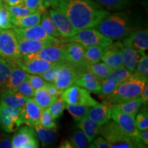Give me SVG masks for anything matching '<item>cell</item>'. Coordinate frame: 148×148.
Here are the masks:
<instances>
[{
  "label": "cell",
  "mask_w": 148,
  "mask_h": 148,
  "mask_svg": "<svg viewBox=\"0 0 148 148\" xmlns=\"http://www.w3.org/2000/svg\"><path fill=\"white\" fill-rule=\"evenodd\" d=\"M77 29L95 27L110 13L92 0H59L56 7Z\"/></svg>",
  "instance_id": "obj_1"
},
{
  "label": "cell",
  "mask_w": 148,
  "mask_h": 148,
  "mask_svg": "<svg viewBox=\"0 0 148 148\" xmlns=\"http://www.w3.org/2000/svg\"><path fill=\"white\" fill-rule=\"evenodd\" d=\"M99 134L108 142L110 148L145 147V144L136 136H130L115 121H107L101 125Z\"/></svg>",
  "instance_id": "obj_2"
},
{
  "label": "cell",
  "mask_w": 148,
  "mask_h": 148,
  "mask_svg": "<svg viewBox=\"0 0 148 148\" xmlns=\"http://www.w3.org/2000/svg\"><path fill=\"white\" fill-rule=\"evenodd\" d=\"M96 28L105 36L113 39H121L127 37L132 31L123 14H109L96 26Z\"/></svg>",
  "instance_id": "obj_3"
},
{
  "label": "cell",
  "mask_w": 148,
  "mask_h": 148,
  "mask_svg": "<svg viewBox=\"0 0 148 148\" xmlns=\"http://www.w3.org/2000/svg\"><path fill=\"white\" fill-rule=\"evenodd\" d=\"M146 83L147 82L132 75L127 80L118 85L113 92L103 97L104 100L114 105L139 97Z\"/></svg>",
  "instance_id": "obj_4"
},
{
  "label": "cell",
  "mask_w": 148,
  "mask_h": 148,
  "mask_svg": "<svg viewBox=\"0 0 148 148\" xmlns=\"http://www.w3.org/2000/svg\"><path fill=\"white\" fill-rule=\"evenodd\" d=\"M61 43L67 42H76L84 47L102 46L106 47L113 42L112 38L105 36L95 27L79 29L75 34L69 38H61Z\"/></svg>",
  "instance_id": "obj_5"
},
{
  "label": "cell",
  "mask_w": 148,
  "mask_h": 148,
  "mask_svg": "<svg viewBox=\"0 0 148 148\" xmlns=\"http://www.w3.org/2000/svg\"><path fill=\"white\" fill-rule=\"evenodd\" d=\"M21 56L17 36L13 29L0 28V57L11 61Z\"/></svg>",
  "instance_id": "obj_6"
},
{
  "label": "cell",
  "mask_w": 148,
  "mask_h": 148,
  "mask_svg": "<svg viewBox=\"0 0 148 148\" xmlns=\"http://www.w3.org/2000/svg\"><path fill=\"white\" fill-rule=\"evenodd\" d=\"M22 124V108H12L0 103V128L5 132L12 133Z\"/></svg>",
  "instance_id": "obj_7"
},
{
  "label": "cell",
  "mask_w": 148,
  "mask_h": 148,
  "mask_svg": "<svg viewBox=\"0 0 148 148\" xmlns=\"http://www.w3.org/2000/svg\"><path fill=\"white\" fill-rule=\"evenodd\" d=\"M60 97L67 104L92 107L99 103L97 100L90 96L89 91L76 84L72 85L63 90Z\"/></svg>",
  "instance_id": "obj_8"
},
{
  "label": "cell",
  "mask_w": 148,
  "mask_h": 148,
  "mask_svg": "<svg viewBox=\"0 0 148 148\" xmlns=\"http://www.w3.org/2000/svg\"><path fill=\"white\" fill-rule=\"evenodd\" d=\"M8 62H14L27 73L38 75H42L47 69L57 64L48 62V61L42 60V59L27 58L23 56L13 60L8 61Z\"/></svg>",
  "instance_id": "obj_9"
},
{
  "label": "cell",
  "mask_w": 148,
  "mask_h": 148,
  "mask_svg": "<svg viewBox=\"0 0 148 148\" xmlns=\"http://www.w3.org/2000/svg\"><path fill=\"white\" fill-rule=\"evenodd\" d=\"M79 75L80 73H79L73 66L62 62L53 84L58 90L62 92L72 85L75 84V81Z\"/></svg>",
  "instance_id": "obj_10"
},
{
  "label": "cell",
  "mask_w": 148,
  "mask_h": 148,
  "mask_svg": "<svg viewBox=\"0 0 148 148\" xmlns=\"http://www.w3.org/2000/svg\"><path fill=\"white\" fill-rule=\"evenodd\" d=\"M13 30L18 37L27 38V39L44 40L53 43L60 44L61 42L58 38L50 36L44 30L40 24L28 27H14Z\"/></svg>",
  "instance_id": "obj_11"
},
{
  "label": "cell",
  "mask_w": 148,
  "mask_h": 148,
  "mask_svg": "<svg viewBox=\"0 0 148 148\" xmlns=\"http://www.w3.org/2000/svg\"><path fill=\"white\" fill-rule=\"evenodd\" d=\"M49 14L62 38H69L76 34L77 29L73 26L67 16L60 10L53 8L49 11Z\"/></svg>",
  "instance_id": "obj_12"
},
{
  "label": "cell",
  "mask_w": 148,
  "mask_h": 148,
  "mask_svg": "<svg viewBox=\"0 0 148 148\" xmlns=\"http://www.w3.org/2000/svg\"><path fill=\"white\" fill-rule=\"evenodd\" d=\"M27 58H38L48 61V62L58 63L65 60L64 51L62 45L60 44H52L42 48L38 52L23 56Z\"/></svg>",
  "instance_id": "obj_13"
},
{
  "label": "cell",
  "mask_w": 148,
  "mask_h": 148,
  "mask_svg": "<svg viewBox=\"0 0 148 148\" xmlns=\"http://www.w3.org/2000/svg\"><path fill=\"white\" fill-rule=\"evenodd\" d=\"M122 42H115L105 47L101 60L111 69H114L123 65L121 56Z\"/></svg>",
  "instance_id": "obj_14"
},
{
  "label": "cell",
  "mask_w": 148,
  "mask_h": 148,
  "mask_svg": "<svg viewBox=\"0 0 148 148\" xmlns=\"http://www.w3.org/2000/svg\"><path fill=\"white\" fill-rule=\"evenodd\" d=\"M111 118L125 133L130 136H136L138 129L135 125L134 117L113 106L111 110Z\"/></svg>",
  "instance_id": "obj_15"
},
{
  "label": "cell",
  "mask_w": 148,
  "mask_h": 148,
  "mask_svg": "<svg viewBox=\"0 0 148 148\" xmlns=\"http://www.w3.org/2000/svg\"><path fill=\"white\" fill-rule=\"evenodd\" d=\"M112 107L113 104L104 100L102 103H99L88 109L87 116L101 126L111 119Z\"/></svg>",
  "instance_id": "obj_16"
},
{
  "label": "cell",
  "mask_w": 148,
  "mask_h": 148,
  "mask_svg": "<svg viewBox=\"0 0 148 148\" xmlns=\"http://www.w3.org/2000/svg\"><path fill=\"white\" fill-rule=\"evenodd\" d=\"M42 109L35 102L33 98H27L26 103L22 108V117L23 123L33 127L39 123Z\"/></svg>",
  "instance_id": "obj_17"
},
{
  "label": "cell",
  "mask_w": 148,
  "mask_h": 148,
  "mask_svg": "<svg viewBox=\"0 0 148 148\" xmlns=\"http://www.w3.org/2000/svg\"><path fill=\"white\" fill-rule=\"evenodd\" d=\"M66 61L77 64H84L85 47L76 42H67L62 45Z\"/></svg>",
  "instance_id": "obj_18"
},
{
  "label": "cell",
  "mask_w": 148,
  "mask_h": 148,
  "mask_svg": "<svg viewBox=\"0 0 148 148\" xmlns=\"http://www.w3.org/2000/svg\"><path fill=\"white\" fill-rule=\"evenodd\" d=\"M122 45L130 46L145 52L148 49L147 29L131 32L123 42H122Z\"/></svg>",
  "instance_id": "obj_19"
},
{
  "label": "cell",
  "mask_w": 148,
  "mask_h": 148,
  "mask_svg": "<svg viewBox=\"0 0 148 148\" xmlns=\"http://www.w3.org/2000/svg\"><path fill=\"white\" fill-rule=\"evenodd\" d=\"M18 49H19L21 56H26L32 53L38 52L42 48L52 45L53 42L44 40L27 39V38L18 37ZM56 44V43H55Z\"/></svg>",
  "instance_id": "obj_20"
},
{
  "label": "cell",
  "mask_w": 148,
  "mask_h": 148,
  "mask_svg": "<svg viewBox=\"0 0 148 148\" xmlns=\"http://www.w3.org/2000/svg\"><path fill=\"white\" fill-rule=\"evenodd\" d=\"M27 98L16 90L5 89L0 96V103L12 108H23Z\"/></svg>",
  "instance_id": "obj_21"
},
{
  "label": "cell",
  "mask_w": 148,
  "mask_h": 148,
  "mask_svg": "<svg viewBox=\"0 0 148 148\" xmlns=\"http://www.w3.org/2000/svg\"><path fill=\"white\" fill-rule=\"evenodd\" d=\"M140 56L141 51L130 46L122 45L121 56L123 66L131 73L134 72Z\"/></svg>",
  "instance_id": "obj_22"
},
{
  "label": "cell",
  "mask_w": 148,
  "mask_h": 148,
  "mask_svg": "<svg viewBox=\"0 0 148 148\" xmlns=\"http://www.w3.org/2000/svg\"><path fill=\"white\" fill-rule=\"evenodd\" d=\"M75 84L95 94L100 93L101 80L89 72L80 74L79 77L75 81Z\"/></svg>",
  "instance_id": "obj_23"
},
{
  "label": "cell",
  "mask_w": 148,
  "mask_h": 148,
  "mask_svg": "<svg viewBox=\"0 0 148 148\" xmlns=\"http://www.w3.org/2000/svg\"><path fill=\"white\" fill-rule=\"evenodd\" d=\"M12 64V69H11L10 75L7 79L6 82L3 86L5 89L9 90H15L18 87V85L27 78L28 74L23 71L20 66L13 62H10Z\"/></svg>",
  "instance_id": "obj_24"
},
{
  "label": "cell",
  "mask_w": 148,
  "mask_h": 148,
  "mask_svg": "<svg viewBox=\"0 0 148 148\" xmlns=\"http://www.w3.org/2000/svg\"><path fill=\"white\" fill-rule=\"evenodd\" d=\"M37 135L33 127L30 126L22 127L18 129L11 139L12 147L21 148L24 144H25L29 140L36 139Z\"/></svg>",
  "instance_id": "obj_25"
},
{
  "label": "cell",
  "mask_w": 148,
  "mask_h": 148,
  "mask_svg": "<svg viewBox=\"0 0 148 148\" xmlns=\"http://www.w3.org/2000/svg\"><path fill=\"white\" fill-rule=\"evenodd\" d=\"M77 127L82 130V132L84 133L87 138L88 143H89L97 137L100 128V125H98L95 121L88 116H86L79 121L77 123Z\"/></svg>",
  "instance_id": "obj_26"
},
{
  "label": "cell",
  "mask_w": 148,
  "mask_h": 148,
  "mask_svg": "<svg viewBox=\"0 0 148 148\" xmlns=\"http://www.w3.org/2000/svg\"><path fill=\"white\" fill-rule=\"evenodd\" d=\"M40 18L41 13L40 12L24 16H15L11 14V22L14 27H28L40 24Z\"/></svg>",
  "instance_id": "obj_27"
},
{
  "label": "cell",
  "mask_w": 148,
  "mask_h": 148,
  "mask_svg": "<svg viewBox=\"0 0 148 148\" xmlns=\"http://www.w3.org/2000/svg\"><path fill=\"white\" fill-rule=\"evenodd\" d=\"M35 129L37 136L41 141L42 145L45 147L46 145L51 144L56 139L57 134L56 127V128H46L42 127L39 123L33 127Z\"/></svg>",
  "instance_id": "obj_28"
},
{
  "label": "cell",
  "mask_w": 148,
  "mask_h": 148,
  "mask_svg": "<svg viewBox=\"0 0 148 148\" xmlns=\"http://www.w3.org/2000/svg\"><path fill=\"white\" fill-rule=\"evenodd\" d=\"M84 64L88 65L97 63L101 60L105 47L102 46H90L84 47Z\"/></svg>",
  "instance_id": "obj_29"
},
{
  "label": "cell",
  "mask_w": 148,
  "mask_h": 148,
  "mask_svg": "<svg viewBox=\"0 0 148 148\" xmlns=\"http://www.w3.org/2000/svg\"><path fill=\"white\" fill-rule=\"evenodd\" d=\"M143 105V103L140 97H138L131 99V100L125 101V102L116 103V104L113 105V106L114 108H117L118 110L130 114L133 117H135L140 107Z\"/></svg>",
  "instance_id": "obj_30"
},
{
  "label": "cell",
  "mask_w": 148,
  "mask_h": 148,
  "mask_svg": "<svg viewBox=\"0 0 148 148\" xmlns=\"http://www.w3.org/2000/svg\"><path fill=\"white\" fill-rule=\"evenodd\" d=\"M56 99V97H53L49 93L46 87L35 90L34 96H33V99L42 110L49 108V106Z\"/></svg>",
  "instance_id": "obj_31"
},
{
  "label": "cell",
  "mask_w": 148,
  "mask_h": 148,
  "mask_svg": "<svg viewBox=\"0 0 148 148\" xmlns=\"http://www.w3.org/2000/svg\"><path fill=\"white\" fill-rule=\"evenodd\" d=\"M133 76L136 78L141 79L144 82H147L148 81V57L144 51H141L138 63L136 64Z\"/></svg>",
  "instance_id": "obj_32"
},
{
  "label": "cell",
  "mask_w": 148,
  "mask_h": 148,
  "mask_svg": "<svg viewBox=\"0 0 148 148\" xmlns=\"http://www.w3.org/2000/svg\"><path fill=\"white\" fill-rule=\"evenodd\" d=\"M40 25H41L44 30L50 36L54 37V38H58L60 40L62 38V36L58 30L57 29L56 27L53 23V22L49 16V12H47V10L41 13V18H40Z\"/></svg>",
  "instance_id": "obj_33"
},
{
  "label": "cell",
  "mask_w": 148,
  "mask_h": 148,
  "mask_svg": "<svg viewBox=\"0 0 148 148\" xmlns=\"http://www.w3.org/2000/svg\"><path fill=\"white\" fill-rule=\"evenodd\" d=\"M112 69L103 62H98L97 63L86 65V71L97 77L100 80L106 79Z\"/></svg>",
  "instance_id": "obj_34"
},
{
  "label": "cell",
  "mask_w": 148,
  "mask_h": 148,
  "mask_svg": "<svg viewBox=\"0 0 148 148\" xmlns=\"http://www.w3.org/2000/svg\"><path fill=\"white\" fill-rule=\"evenodd\" d=\"M132 73L129 71L128 70L125 69L124 66L122 65L119 67L116 68V69H112L106 79L113 80L119 84L127 80L130 77H132Z\"/></svg>",
  "instance_id": "obj_35"
},
{
  "label": "cell",
  "mask_w": 148,
  "mask_h": 148,
  "mask_svg": "<svg viewBox=\"0 0 148 148\" xmlns=\"http://www.w3.org/2000/svg\"><path fill=\"white\" fill-rule=\"evenodd\" d=\"M69 113L73 116L75 121L79 122V121L87 116L88 111L89 107L82 105H71L66 104V108Z\"/></svg>",
  "instance_id": "obj_36"
},
{
  "label": "cell",
  "mask_w": 148,
  "mask_h": 148,
  "mask_svg": "<svg viewBox=\"0 0 148 148\" xmlns=\"http://www.w3.org/2000/svg\"><path fill=\"white\" fill-rule=\"evenodd\" d=\"M66 102L62 99V97L58 96L49 106L47 109L49 110L53 119H57L62 115L66 108Z\"/></svg>",
  "instance_id": "obj_37"
},
{
  "label": "cell",
  "mask_w": 148,
  "mask_h": 148,
  "mask_svg": "<svg viewBox=\"0 0 148 148\" xmlns=\"http://www.w3.org/2000/svg\"><path fill=\"white\" fill-rule=\"evenodd\" d=\"M70 142L72 147L75 148H84L87 147V138L82 130L79 128L73 133Z\"/></svg>",
  "instance_id": "obj_38"
},
{
  "label": "cell",
  "mask_w": 148,
  "mask_h": 148,
  "mask_svg": "<svg viewBox=\"0 0 148 148\" xmlns=\"http://www.w3.org/2000/svg\"><path fill=\"white\" fill-rule=\"evenodd\" d=\"M3 5H4L5 8L10 12V13L12 14V15L15 16H24L36 13V12H39L37 10L27 8V7H25L24 5H14V6H10V5H8L6 4Z\"/></svg>",
  "instance_id": "obj_39"
},
{
  "label": "cell",
  "mask_w": 148,
  "mask_h": 148,
  "mask_svg": "<svg viewBox=\"0 0 148 148\" xmlns=\"http://www.w3.org/2000/svg\"><path fill=\"white\" fill-rule=\"evenodd\" d=\"M12 64L10 62L0 57V87H3L10 75Z\"/></svg>",
  "instance_id": "obj_40"
},
{
  "label": "cell",
  "mask_w": 148,
  "mask_h": 148,
  "mask_svg": "<svg viewBox=\"0 0 148 148\" xmlns=\"http://www.w3.org/2000/svg\"><path fill=\"white\" fill-rule=\"evenodd\" d=\"M0 28L14 29V26L11 22V14L4 5L0 7Z\"/></svg>",
  "instance_id": "obj_41"
},
{
  "label": "cell",
  "mask_w": 148,
  "mask_h": 148,
  "mask_svg": "<svg viewBox=\"0 0 148 148\" xmlns=\"http://www.w3.org/2000/svg\"><path fill=\"white\" fill-rule=\"evenodd\" d=\"M135 125L136 128L139 130H148V113L147 108H144L135 116Z\"/></svg>",
  "instance_id": "obj_42"
},
{
  "label": "cell",
  "mask_w": 148,
  "mask_h": 148,
  "mask_svg": "<svg viewBox=\"0 0 148 148\" xmlns=\"http://www.w3.org/2000/svg\"><path fill=\"white\" fill-rule=\"evenodd\" d=\"M39 123L42 127H46V128H56V127L55 119H53L47 108L42 110L39 119Z\"/></svg>",
  "instance_id": "obj_43"
},
{
  "label": "cell",
  "mask_w": 148,
  "mask_h": 148,
  "mask_svg": "<svg viewBox=\"0 0 148 148\" xmlns=\"http://www.w3.org/2000/svg\"><path fill=\"white\" fill-rule=\"evenodd\" d=\"M97 3L111 10H117L123 8L128 0H95Z\"/></svg>",
  "instance_id": "obj_44"
},
{
  "label": "cell",
  "mask_w": 148,
  "mask_h": 148,
  "mask_svg": "<svg viewBox=\"0 0 148 148\" xmlns=\"http://www.w3.org/2000/svg\"><path fill=\"white\" fill-rule=\"evenodd\" d=\"M118 85H119L118 83L115 82L113 80H111V79H103L101 81V90L99 95L102 96L103 97L108 95L109 94H110L115 90Z\"/></svg>",
  "instance_id": "obj_45"
},
{
  "label": "cell",
  "mask_w": 148,
  "mask_h": 148,
  "mask_svg": "<svg viewBox=\"0 0 148 148\" xmlns=\"http://www.w3.org/2000/svg\"><path fill=\"white\" fill-rule=\"evenodd\" d=\"M62 62H58V63L56 64L55 65L52 66L49 69H47V71L44 72L42 75H40V76L45 79L46 82L53 83L56 78L57 75H58V72Z\"/></svg>",
  "instance_id": "obj_46"
},
{
  "label": "cell",
  "mask_w": 148,
  "mask_h": 148,
  "mask_svg": "<svg viewBox=\"0 0 148 148\" xmlns=\"http://www.w3.org/2000/svg\"><path fill=\"white\" fill-rule=\"evenodd\" d=\"M15 90L27 98L33 97L35 91L33 89L30 84H29L27 79H25V80H23L21 84L18 85V86Z\"/></svg>",
  "instance_id": "obj_47"
},
{
  "label": "cell",
  "mask_w": 148,
  "mask_h": 148,
  "mask_svg": "<svg viewBox=\"0 0 148 148\" xmlns=\"http://www.w3.org/2000/svg\"><path fill=\"white\" fill-rule=\"evenodd\" d=\"M29 84H30L33 89L36 90L39 88L45 87L47 82L40 75H33V74H28L27 76Z\"/></svg>",
  "instance_id": "obj_48"
},
{
  "label": "cell",
  "mask_w": 148,
  "mask_h": 148,
  "mask_svg": "<svg viewBox=\"0 0 148 148\" xmlns=\"http://www.w3.org/2000/svg\"><path fill=\"white\" fill-rule=\"evenodd\" d=\"M23 5L27 8L37 10L40 13L47 10L43 0H24Z\"/></svg>",
  "instance_id": "obj_49"
},
{
  "label": "cell",
  "mask_w": 148,
  "mask_h": 148,
  "mask_svg": "<svg viewBox=\"0 0 148 148\" xmlns=\"http://www.w3.org/2000/svg\"><path fill=\"white\" fill-rule=\"evenodd\" d=\"M89 147L91 148H110V145L104 138L99 136L90 143Z\"/></svg>",
  "instance_id": "obj_50"
},
{
  "label": "cell",
  "mask_w": 148,
  "mask_h": 148,
  "mask_svg": "<svg viewBox=\"0 0 148 148\" xmlns=\"http://www.w3.org/2000/svg\"><path fill=\"white\" fill-rule=\"evenodd\" d=\"M45 87L47 88L49 93L51 95L53 96V97H58V96H60L61 93H62V92L56 88V86L53 84V83L47 82V84H46Z\"/></svg>",
  "instance_id": "obj_51"
},
{
  "label": "cell",
  "mask_w": 148,
  "mask_h": 148,
  "mask_svg": "<svg viewBox=\"0 0 148 148\" xmlns=\"http://www.w3.org/2000/svg\"><path fill=\"white\" fill-rule=\"evenodd\" d=\"M12 143L11 139L8 136L0 134V148H11Z\"/></svg>",
  "instance_id": "obj_52"
},
{
  "label": "cell",
  "mask_w": 148,
  "mask_h": 148,
  "mask_svg": "<svg viewBox=\"0 0 148 148\" xmlns=\"http://www.w3.org/2000/svg\"><path fill=\"white\" fill-rule=\"evenodd\" d=\"M136 137L139 138L145 144L148 145V132L147 130H138L136 134Z\"/></svg>",
  "instance_id": "obj_53"
},
{
  "label": "cell",
  "mask_w": 148,
  "mask_h": 148,
  "mask_svg": "<svg viewBox=\"0 0 148 148\" xmlns=\"http://www.w3.org/2000/svg\"><path fill=\"white\" fill-rule=\"evenodd\" d=\"M140 99L143 101V105H147L148 102V84L146 83L145 86H144L141 93H140Z\"/></svg>",
  "instance_id": "obj_54"
},
{
  "label": "cell",
  "mask_w": 148,
  "mask_h": 148,
  "mask_svg": "<svg viewBox=\"0 0 148 148\" xmlns=\"http://www.w3.org/2000/svg\"><path fill=\"white\" fill-rule=\"evenodd\" d=\"M39 147V142H38V138L29 140L25 144L22 146L21 148H38Z\"/></svg>",
  "instance_id": "obj_55"
},
{
  "label": "cell",
  "mask_w": 148,
  "mask_h": 148,
  "mask_svg": "<svg viewBox=\"0 0 148 148\" xmlns=\"http://www.w3.org/2000/svg\"><path fill=\"white\" fill-rule=\"evenodd\" d=\"M23 1L24 0H3L5 4L10 5V6L23 5Z\"/></svg>",
  "instance_id": "obj_56"
},
{
  "label": "cell",
  "mask_w": 148,
  "mask_h": 148,
  "mask_svg": "<svg viewBox=\"0 0 148 148\" xmlns=\"http://www.w3.org/2000/svg\"><path fill=\"white\" fill-rule=\"evenodd\" d=\"M59 0H43L44 4L46 8L49 7H52V8H56L58 5Z\"/></svg>",
  "instance_id": "obj_57"
},
{
  "label": "cell",
  "mask_w": 148,
  "mask_h": 148,
  "mask_svg": "<svg viewBox=\"0 0 148 148\" xmlns=\"http://www.w3.org/2000/svg\"><path fill=\"white\" fill-rule=\"evenodd\" d=\"M59 147L61 148H73L71 145V142L70 140H64L61 142V143L59 145Z\"/></svg>",
  "instance_id": "obj_58"
},
{
  "label": "cell",
  "mask_w": 148,
  "mask_h": 148,
  "mask_svg": "<svg viewBox=\"0 0 148 148\" xmlns=\"http://www.w3.org/2000/svg\"><path fill=\"white\" fill-rule=\"evenodd\" d=\"M3 5V0H0V7Z\"/></svg>",
  "instance_id": "obj_59"
}]
</instances>
